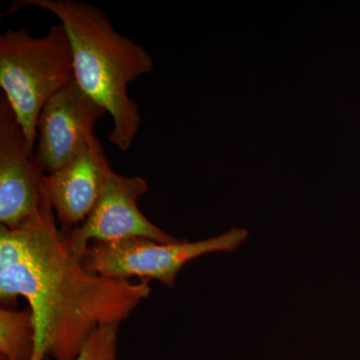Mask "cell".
Wrapping results in <instances>:
<instances>
[{"instance_id": "cell-1", "label": "cell", "mask_w": 360, "mask_h": 360, "mask_svg": "<svg viewBox=\"0 0 360 360\" xmlns=\"http://www.w3.org/2000/svg\"><path fill=\"white\" fill-rule=\"evenodd\" d=\"M150 293L148 281L132 283L85 269L58 229L46 193L20 226H0V300H27L37 326L32 360H75L94 329L120 324Z\"/></svg>"}, {"instance_id": "cell-2", "label": "cell", "mask_w": 360, "mask_h": 360, "mask_svg": "<svg viewBox=\"0 0 360 360\" xmlns=\"http://www.w3.org/2000/svg\"><path fill=\"white\" fill-rule=\"evenodd\" d=\"M25 6L45 9L65 26L72 49L75 82L112 118L108 135L110 143L120 150H129L141 129V115L127 86L155 70L150 54L116 32L108 14L92 4L75 0H18L9 13Z\"/></svg>"}, {"instance_id": "cell-3", "label": "cell", "mask_w": 360, "mask_h": 360, "mask_svg": "<svg viewBox=\"0 0 360 360\" xmlns=\"http://www.w3.org/2000/svg\"><path fill=\"white\" fill-rule=\"evenodd\" d=\"M73 78L72 49L61 23L40 37L25 28L0 37V87L33 151L42 108Z\"/></svg>"}, {"instance_id": "cell-4", "label": "cell", "mask_w": 360, "mask_h": 360, "mask_svg": "<svg viewBox=\"0 0 360 360\" xmlns=\"http://www.w3.org/2000/svg\"><path fill=\"white\" fill-rule=\"evenodd\" d=\"M248 236L243 229H232L215 238L189 243H165L153 239L132 238L111 243H91L82 257L84 269L110 278L139 277L158 281L167 288L191 260L214 252H233Z\"/></svg>"}, {"instance_id": "cell-5", "label": "cell", "mask_w": 360, "mask_h": 360, "mask_svg": "<svg viewBox=\"0 0 360 360\" xmlns=\"http://www.w3.org/2000/svg\"><path fill=\"white\" fill-rule=\"evenodd\" d=\"M148 191V182L142 177L124 176L111 169L103 193L89 217L65 234L73 255L82 260L90 243H111L132 238L176 243V238L153 224L139 210L137 201Z\"/></svg>"}, {"instance_id": "cell-6", "label": "cell", "mask_w": 360, "mask_h": 360, "mask_svg": "<svg viewBox=\"0 0 360 360\" xmlns=\"http://www.w3.org/2000/svg\"><path fill=\"white\" fill-rule=\"evenodd\" d=\"M106 111L80 89L75 78L47 101L37 122L33 160L42 174L75 158L96 136Z\"/></svg>"}, {"instance_id": "cell-7", "label": "cell", "mask_w": 360, "mask_h": 360, "mask_svg": "<svg viewBox=\"0 0 360 360\" xmlns=\"http://www.w3.org/2000/svg\"><path fill=\"white\" fill-rule=\"evenodd\" d=\"M44 175L33 160L25 130L6 98L0 101V224L20 226L39 212Z\"/></svg>"}, {"instance_id": "cell-8", "label": "cell", "mask_w": 360, "mask_h": 360, "mask_svg": "<svg viewBox=\"0 0 360 360\" xmlns=\"http://www.w3.org/2000/svg\"><path fill=\"white\" fill-rule=\"evenodd\" d=\"M110 170L96 135L75 158L44 174V191L58 221L68 227L82 224L96 205Z\"/></svg>"}, {"instance_id": "cell-9", "label": "cell", "mask_w": 360, "mask_h": 360, "mask_svg": "<svg viewBox=\"0 0 360 360\" xmlns=\"http://www.w3.org/2000/svg\"><path fill=\"white\" fill-rule=\"evenodd\" d=\"M37 326L32 310L0 309V360H32Z\"/></svg>"}, {"instance_id": "cell-10", "label": "cell", "mask_w": 360, "mask_h": 360, "mask_svg": "<svg viewBox=\"0 0 360 360\" xmlns=\"http://www.w3.org/2000/svg\"><path fill=\"white\" fill-rule=\"evenodd\" d=\"M118 328L111 323L94 329L75 360H118Z\"/></svg>"}]
</instances>
